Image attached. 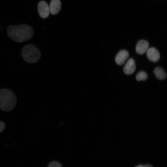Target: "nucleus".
Masks as SVG:
<instances>
[{
    "label": "nucleus",
    "mask_w": 167,
    "mask_h": 167,
    "mask_svg": "<svg viewBox=\"0 0 167 167\" xmlns=\"http://www.w3.org/2000/svg\"><path fill=\"white\" fill-rule=\"evenodd\" d=\"M8 36L14 41L21 43L31 39L34 34L33 28L26 24L10 25L7 29Z\"/></svg>",
    "instance_id": "nucleus-1"
},
{
    "label": "nucleus",
    "mask_w": 167,
    "mask_h": 167,
    "mask_svg": "<svg viewBox=\"0 0 167 167\" xmlns=\"http://www.w3.org/2000/svg\"><path fill=\"white\" fill-rule=\"evenodd\" d=\"M16 103L17 98L12 91L7 88L0 89V109L10 111L14 108Z\"/></svg>",
    "instance_id": "nucleus-2"
},
{
    "label": "nucleus",
    "mask_w": 167,
    "mask_h": 167,
    "mask_svg": "<svg viewBox=\"0 0 167 167\" xmlns=\"http://www.w3.org/2000/svg\"><path fill=\"white\" fill-rule=\"evenodd\" d=\"M21 55L24 61L32 64L36 62L41 57V53L39 49L32 44L27 45L23 47Z\"/></svg>",
    "instance_id": "nucleus-3"
},
{
    "label": "nucleus",
    "mask_w": 167,
    "mask_h": 167,
    "mask_svg": "<svg viewBox=\"0 0 167 167\" xmlns=\"http://www.w3.org/2000/svg\"><path fill=\"white\" fill-rule=\"evenodd\" d=\"M37 8L39 15L41 18L45 19L49 16L50 13L49 7L46 2L40 1L38 4Z\"/></svg>",
    "instance_id": "nucleus-4"
},
{
    "label": "nucleus",
    "mask_w": 167,
    "mask_h": 167,
    "mask_svg": "<svg viewBox=\"0 0 167 167\" xmlns=\"http://www.w3.org/2000/svg\"><path fill=\"white\" fill-rule=\"evenodd\" d=\"M147 58L150 61L156 62L160 59V56L158 50L154 47L148 48L147 51Z\"/></svg>",
    "instance_id": "nucleus-5"
},
{
    "label": "nucleus",
    "mask_w": 167,
    "mask_h": 167,
    "mask_svg": "<svg viewBox=\"0 0 167 167\" xmlns=\"http://www.w3.org/2000/svg\"><path fill=\"white\" fill-rule=\"evenodd\" d=\"M136 65L134 59L131 58L127 61L123 67V71L126 75L132 74L135 71Z\"/></svg>",
    "instance_id": "nucleus-6"
},
{
    "label": "nucleus",
    "mask_w": 167,
    "mask_h": 167,
    "mask_svg": "<svg viewBox=\"0 0 167 167\" xmlns=\"http://www.w3.org/2000/svg\"><path fill=\"white\" fill-rule=\"evenodd\" d=\"M149 44L146 40H142L139 41L137 43L136 47V51L137 53L140 54H144L147 52Z\"/></svg>",
    "instance_id": "nucleus-7"
},
{
    "label": "nucleus",
    "mask_w": 167,
    "mask_h": 167,
    "mask_svg": "<svg viewBox=\"0 0 167 167\" xmlns=\"http://www.w3.org/2000/svg\"><path fill=\"white\" fill-rule=\"evenodd\" d=\"M128 51L126 50L120 51L117 55L115 60L116 63L119 65L123 64L129 57Z\"/></svg>",
    "instance_id": "nucleus-8"
},
{
    "label": "nucleus",
    "mask_w": 167,
    "mask_h": 167,
    "mask_svg": "<svg viewBox=\"0 0 167 167\" xmlns=\"http://www.w3.org/2000/svg\"><path fill=\"white\" fill-rule=\"evenodd\" d=\"M49 12L52 15H56L60 11L61 7L60 0H52L49 6Z\"/></svg>",
    "instance_id": "nucleus-9"
},
{
    "label": "nucleus",
    "mask_w": 167,
    "mask_h": 167,
    "mask_svg": "<svg viewBox=\"0 0 167 167\" xmlns=\"http://www.w3.org/2000/svg\"><path fill=\"white\" fill-rule=\"evenodd\" d=\"M153 72L156 78L158 79L163 80L165 79L166 78V73L161 67H156L154 69Z\"/></svg>",
    "instance_id": "nucleus-10"
},
{
    "label": "nucleus",
    "mask_w": 167,
    "mask_h": 167,
    "mask_svg": "<svg viewBox=\"0 0 167 167\" xmlns=\"http://www.w3.org/2000/svg\"><path fill=\"white\" fill-rule=\"evenodd\" d=\"M148 78V75L144 71H141L139 72L137 75L136 79L138 81H144Z\"/></svg>",
    "instance_id": "nucleus-11"
},
{
    "label": "nucleus",
    "mask_w": 167,
    "mask_h": 167,
    "mask_svg": "<svg viewBox=\"0 0 167 167\" xmlns=\"http://www.w3.org/2000/svg\"><path fill=\"white\" fill-rule=\"evenodd\" d=\"M48 167H62L60 163L56 161H53L49 163Z\"/></svg>",
    "instance_id": "nucleus-12"
},
{
    "label": "nucleus",
    "mask_w": 167,
    "mask_h": 167,
    "mask_svg": "<svg viewBox=\"0 0 167 167\" xmlns=\"http://www.w3.org/2000/svg\"><path fill=\"white\" fill-rule=\"evenodd\" d=\"M6 125L5 123L0 120V133L2 132L5 129Z\"/></svg>",
    "instance_id": "nucleus-13"
},
{
    "label": "nucleus",
    "mask_w": 167,
    "mask_h": 167,
    "mask_svg": "<svg viewBox=\"0 0 167 167\" xmlns=\"http://www.w3.org/2000/svg\"><path fill=\"white\" fill-rule=\"evenodd\" d=\"M135 167H153L151 165L146 164L144 165H140L136 166Z\"/></svg>",
    "instance_id": "nucleus-14"
}]
</instances>
